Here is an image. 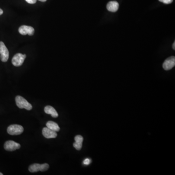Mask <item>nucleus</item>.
I'll return each mask as SVG.
<instances>
[{"label": "nucleus", "instance_id": "obj_1", "mask_svg": "<svg viewBox=\"0 0 175 175\" xmlns=\"http://www.w3.org/2000/svg\"><path fill=\"white\" fill-rule=\"evenodd\" d=\"M15 100L16 105L20 109H25L28 111L32 109V106L22 97L17 96L16 97Z\"/></svg>", "mask_w": 175, "mask_h": 175}, {"label": "nucleus", "instance_id": "obj_2", "mask_svg": "<svg viewBox=\"0 0 175 175\" xmlns=\"http://www.w3.org/2000/svg\"><path fill=\"white\" fill-rule=\"evenodd\" d=\"M49 168V164L47 163H44V164H39V163H34L30 165L29 168V170L30 172H37L38 171H45L47 170Z\"/></svg>", "mask_w": 175, "mask_h": 175}, {"label": "nucleus", "instance_id": "obj_3", "mask_svg": "<svg viewBox=\"0 0 175 175\" xmlns=\"http://www.w3.org/2000/svg\"><path fill=\"white\" fill-rule=\"evenodd\" d=\"M23 127L19 125H12L8 126L7 131L8 134L11 135H18L23 132Z\"/></svg>", "mask_w": 175, "mask_h": 175}, {"label": "nucleus", "instance_id": "obj_4", "mask_svg": "<svg viewBox=\"0 0 175 175\" xmlns=\"http://www.w3.org/2000/svg\"><path fill=\"white\" fill-rule=\"evenodd\" d=\"M9 58V51L2 41H0V59L2 62H6Z\"/></svg>", "mask_w": 175, "mask_h": 175}, {"label": "nucleus", "instance_id": "obj_5", "mask_svg": "<svg viewBox=\"0 0 175 175\" xmlns=\"http://www.w3.org/2000/svg\"><path fill=\"white\" fill-rule=\"evenodd\" d=\"M26 57V54H23L21 53L16 54L12 59L13 65L16 67L21 66L25 61Z\"/></svg>", "mask_w": 175, "mask_h": 175}, {"label": "nucleus", "instance_id": "obj_6", "mask_svg": "<svg viewBox=\"0 0 175 175\" xmlns=\"http://www.w3.org/2000/svg\"><path fill=\"white\" fill-rule=\"evenodd\" d=\"M20 144L13 141H7L5 143V145H4V148L7 151H13L20 149Z\"/></svg>", "mask_w": 175, "mask_h": 175}, {"label": "nucleus", "instance_id": "obj_7", "mask_svg": "<svg viewBox=\"0 0 175 175\" xmlns=\"http://www.w3.org/2000/svg\"><path fill=\"white\" fill-rule=\"evenodd\" d=\"M19 32L22 35H32L34 34L35 30L33 27L30 26H22L19 28Z\"/></svg>", "mask_w": 175, "mask_h": 175}, {"label": "nucleus", "instance_id": "obj_8", "mask_svg": "<svg viewBox=\"0 0 175 175\" xmlns=\"http://www.w3.org/2000/svg\"><path fill=\"white\" fill-rule=\"evenodd\" d=\"M175 66V57L174 56L170 57L166 59L163 63V67L164 70L166 71L172 69Z\"/></svg>", "mask_w": 175, "mask_h": 175}, {"label": "nucleus", "instance_id": "obj_9", "mask_svg": "<svg viewBox=\"0 0 175 175\" xmlns=\"http://www.w3.org/2000/svg\"><path fill=\"white\" fill-rule=\"evenodd\" d=\"M42 134L46 138H55L57 137V132L52 130H50L49 128H44L42 130Z\"/></svg>", "mask_w": 175, "mask_h": 175}, {"label": "nucleus", "instance_id": "obj_10", "mask_svg": "<svg viewBox=\"0 0 175 175\" xmlns=\"http://www.w3.org/2000/svg\"><path fill=\"white\" fill-rule=\"evenodd\" d=\"M75 142L73 143V146L76 149L80 150L82 147V143L83 141V137L81 135H77L74 137Z\"/></svg>", "mask_w": 175, "mask_h": 175}, {"label": "nucleus", "instance_id": "obj_11", "mask_svg": "<svg viewBox=\"0 0 175 175\" xmlns=\"http://www.w3.org/2000/svg\"><path fill=\"white\" fill-rule=\"evenodd\" d=\"M119 7L118 2L116 1L110 2L106 5V8L108 11L111 12H116L118 10Z\"/></svg>", "mask_w": 175, "mask_h": 175}, {"label": "nucleus", "instance_id": "obj_12", "mask_svg": "<svg viewBox=\"0 0 175 175\" xmlns=\"http://www.w3.org/2000/svg\"><path fill=\"white\" fill-rule=\"evenodd\" d=\"M45 111L47 114H50L54 118H57L59 116L56 110L50 106H47L45 107Z\"/></svg>", "mask_w": 175, "mask_h": 175}, {"label": "nucleus", "instance_id": "obj_13", "mask_svg": "<svg viewBox=\"0 0 175 175\" xmlns=\"http://www.w3.org/2000/svg\"><path fill=\"white\" fill-rule=\"evenodd\" d=\"M46 126L48 128H49L50 130L54 131L55 132H58L60 130V128L58 125L57 123L53 121H48L46 123Z\"/></svg>", "mask_w": 175, "mask_h": 175}, {"label": "nucleus", "instance_id": "obj_14", "mask_svg": "<svg viewBox=\"0 0 175 175\" xmlns=\"http://www.w3.org/2000/svg\"><path fill=\"white\" fill-rule=\"evenodd\" d=\"M160 2H163L165 4H170L173 2V0H158Z\"/></svg>", "mask_w": 175, "mask_h": 175}, {"label": "nucleus", "instance_id": "obj_15", "mask_svg": "<svg viewBox=\"0 0 175 175\" xmlns=\"http://www.w3.org/2000/svg\"><path fill=\"white\" fill-rule=\"evenodd\" d=\"M91 163V159L89 158H86L84 161H83V164H85V165H89Z\"/></svg>", "mask_w": 175, "mask_h": 175}, {"label": "nucleus", "instance_id": "obj_16", "mask_svg": "<svg viewBox=\"0 0 175 175\" xmlns=\"http://www.w3.org/2000/svg\"><path fill=\"white\" fill-rule=\"evenodd\" d=\"M26 1L28 3H30V4H34L37 2V0H26Z\"/></svg>", "mask_w": 175, "mask_h": 175}, {"label": "nucleus", "instance_id": "obj_17", "mask_svg": "<svg viewBox=\"0 0 175 175\" xmlns=\"http://www.w3.org/2000/svg\"><path fill=\"white\" fill-rule=\"evenodd\" d=\"M3 14V10L0 8V15H1Z\"/></svg>", "mask_w": 175, "mask_h": 175}, {"label": "nucleus", "instance_id": "obj_18", "mask_svg": "<svg viewBox=\"0 0 175 175\" xmlns=\"http://www.w3.org/2000/svg\"><path fill=\"white\" fill-rule=\"evenodd\" d=\"M173 49L175 50V42H174L173 44Z\"/></svg>", "mask_w": 175, "mask_h": 175}, {"label": "nucleus", "instance_id": "obj_19", "mask_svg": "<svg viewBox=\"0 0 175 175\" xmlns=\"http://www.w3.org/2000/svg\"><path fill=\"white\" fill-rule=\"evenodd\" d=\"M40 1L42 2H45L47 0H39Z\"/></svg>", "mask_w": 175, "mask_h": 175}, {"label": "nucleus", "instance_id": "obj_20", "mask_svg": "<svg viewBox=\"0 0 175 175\" xmlns=\"http://www.w3.org/2000/svg\"><path fill=\"white\" fill-rule=\"evenodd\" d=\"M3 174H2V173H0V175H2Z\"/></svg>", "mask_w": 175, "mask_h": 175}]
</instances>
